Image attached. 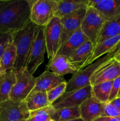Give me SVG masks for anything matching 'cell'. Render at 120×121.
Wrapping results in <instances>:
<instances>
[{"label": "cell", "mask_w": 120, "mask_h": 121, "mask_svg": "<svg viewBox=\"0 0 120 121\" xmlns=\"http://www.w3.org/2000/svg\"><path fill=\"white\" fill-rule=\"evenodd\" d=\"M27 0H0V31L14 34L29 20Z\"/></svg>", "instance_id": "obj_1"}, {"label": "cell", "mask_w": 120, "mask_h": 121, "mask_svg": "<svg viewBox=\"0 0 120 121\" xmlns=\"http://www.w3.org/2000/svg\"><path fill=\"white\" fill-rule=\"evenodd\" d=\"M38 27L29 19L21 29L13 34L12 42L16 50L14 71L19 70L24 67L28 53L37 31Z\"/></svg>", "instance_id": "obj_2"}, {"label": "cell", "mask_w": 120, "mask_h": 121, "mask_svg": "<svg viewBox=\"0 0 120 121\" xmlns=\"http://www.w3.org/2000/svg\"><path fill=\"white\" fill-rule=\"evenodd\" d=\"M45 26H38L35 39L30 48L24 67L33 74L43 63L44 54L47 52L44 35Z\"/></svg>", "instance_id": "obj_3"}, {"label": "cell", "mask_w": 120, "mask_h": 121, "mask_svg": "<svg viewBox=\"0 0 120 121\" xmlns=\"http://www.w3.org/2000/svg\"><path fill=\"white\" fill-rule=\"evenodd\" d=\"M16 82L12 89L9 99L14 102L24 101L35 86L36 78L25 67L15 71Z\"/></svg>", "instance_id": "obj_4"}, {"label": "cell", "mask_w": 120, "mask_h": 121, "mask_svg": "<svg viewBox=\"0 0 120 121\" xmlns=\"http://www.w3.org/2000/svg\"><path fill=\"white\" fill-rule=\"evenodd\" d=\"M58 0H36L31 8L30 19L37 26H45L55 16Z\"/></svg>", "instance_id": "obj_5"}, {"label": "cell", "mask_w": 120, "mask_h": 121, "mask_svg": "<svg viewBox=\"0 0 120 121\" xmlns=\"http://www.w3.org/2000/svg\"><path fill=\"white\" fill-rule=\"evenodd\" d=\"M105 21L102 15L95 8L87 7L81 29L84 35L93 44L94 47L96 46L98 37Z\"/></svg>", "instance_id": "obj_6"}, {"label": "cell", "mask_w": 120, "mask_h": 121, "mask_svg": "<svg viewBox=\"0 0 120 121\" xmlns=\"http://www.w3.org/2000/svg\"><path fill=\"white\" fill-rule=\"evenodd\" d=\"M44 35L49 60L52 59L61 48L62 25L61 18L54 17L45 26Z\"/></svg>", "instance_id": "obj_7"}, {"label": "cell", "mask_w": 120, "mask_h": 121, "mask_svg": "<svg viewBox=\"0 0 120 121\" xmlns=\"http://www.w3.org/2000/svg\"><path fill=\"white\" fill-rule=\"evenodd\" d=\"M109 60H110L109 57L106 54L88 65L86 68L78 71L76 73L73 74L72 77L67 83L65 92L81 89L90 85V79L93 73L102 64Z\"/></svg>", "instance_id": "obj_8"}, {"label": "cell", "mask_w": 120, "mask_h": 121, "mask_svg": "<svg viewBox=\"0 0 120 121\" xmlns=\"http://www.w3.org/2000/svg\"><path fill=\"white\" fill-rule=\"evenodd\" d=\"M29 117V111L24 101L11 99L0 103V121H24Z\"/></svg>", "instance_id": "obj_9"}, {"label": "cell", "mask_w": 120, "mask_h": 121, "mask_svg": "<svg viewBox=\"0 0 120 121\" xmlns=\"http://www.w3.org/2000/svg\"><path fill=\"white\" fill-rule=\"evenodd\" d=\"M91 96V85L68 92H65L54 102L52 106L55 109L65 108L80 107L88 98Z\"/></svg>", "instance_id": "obj_10"}, {"label": "cell", "mask_w": 120, "mask_h": 121, "mask_svg": "<svg viewBox=\"0 0 120 121\" xmlns=\"http://www.w3.org/2000/svg\"><path fill=\"white\" fill-rule=\"evenodd\" d=\"M120 77V62L111 59L102 64L93 73L90 79V85L97 84L108 81H113Z\"/></svg>", "instance_id": "obj_11"}, {"label": "cell", "mask_w": 120, "mask_h": 121, "mask_svg": "<svg viewBox=\"0 0 120 121\" xmlns=\"http://www.w3.org/2000/svg\"><path fill=\"white\" fill-rule=\"evenodd\" d=\"M88 6L84 7L76 11L68 14L61 18L62 25V37L61 47L73 33L81 28Z\"/></svg>", "instance_id": "obj_12"}, {"label": "cell", "mask_w": 120, "mask_h": 121, "mask_svg": "<svg viewBox=\"0 0 120 121\" xmlns=\"http://www.w3.org/2000/svg\"><path fill=\"white\" fill-rule=\"evenodd\" d=\"M47 70L59 76L67 74H74L78 71L74 65H72L68 60V56L56 54L52 59L49 60L47 65Z\"/></svg>", "instance_id": "obj_13"}, {"label": "cell", "mask_w": 120, "mask_h": 121, "mask_svg": "<svg viewBox=\"0 0 120 121\" xmlns=\"http://www.w3.org/2000/svg\"><path fill=\"white\" fill-rule=\"evenodd\" d=\"M64 82L66 81L64 76L57 75L47 70L40 76L36 78L35 86L32 91L48 92Z\"/></svg>", "instance_id": "obj_14"}, {"label": "cell", "mask_w": 120, "mask_h": 121, "mask_svg": "<svg viewBox=\"0 0 120 121\" xmlns=\"http://www.w3.org/2000/svg\"><path fill=\"white\" fill-rule=\"evenodd\" d=\"M94 48L93 44L89 40H87L68 56L69 62L74 65L78 71L81 70L83 69L85 63L91 56Z\"/></svg>", "instance_id": "obj_15"}, {"label": "cell", "mask_w": 120, "mask_h": 121, "mask_svg": "<svg viewBox=\"0 0 120 121\" xmlns=\"http://www.w3.org/2000/svg\"><path fill=\"white\" fill-rule=\"evenodd\" d=\"M102 103L91 96L80 106L81 118L84 121H93L100 117Z\"/></svg>", "instance_id": "obj_16"}, {"label": "cell", "mask_w": 120, "mask_h": 121, "mask_svg": "<svg viewBox=\"0 0 120 121\" xmlns=\"http://www.w3.org/2000/svg\"><path fill=\"white\" fill-rule=\"evenodd\" d=\"M94 8L105 21H109L120 15V0H101Z\"/></svg>", "instance_id": "obj_17"}, {"label": "cell", "mask_w": 120, "mask_h": 121, "mask_svg": "<svg viewBox=\"0 0 120 121\" xmlns=\"http://www.w3.org/2000/svg\"><path fill=\"white\" fill-rule=\"evenodd\" d=\"M120 40V35H117V36L106 39L102 42L97 44L94 47L91 56L90 57L89 60L85 63L84 67L88 66V65L94 62L98 59L109 53L115 47V45L119 42Z\"/></svg>", "instance_id": "obj_18"}, {"label": "cell", "mask_w": 120, "mask_h": 121, "mask_svg": "<svg viewBox=\"0 0 120 121\" xmlns=\"http://www.w3.org/2000/svg\"><path fill=\"white\" fill-rule=\"evenodd\" d=\"M87 40H88V38L80 28L67 40L64 44L60 48L57 54L68 56Z\"/></svg>", "instance_id": "obj_19"}, {"label": "cell", "mask_w": 120, "mask_h": 121, "mask_svg": "<svg viewBox=\"0 0 120 121\" xmlns=\"http://www.w3.org/2000/svg\"><path fill=\"white\" fill-rule=\"evenodd\" d=\"M58 7L55 17L61 18L68 14L88 6V0H58Z\"/></svg>", "instance_id": "obj_20"}, {"label": "cell", "mask_w": 120, "mask_h": 121, "mask_svg": "<svg viewBox=\"0 0 120 121\" xmlns=\"http://www.w3.org/2000/svg\"><path fill=\"white\" fill-rule=\"evenodd\" d=\"M24 102L29 112L51 105L48 102L47 92L39 91H32L25 99Z\"/></svg>", "instance_id": "obj_21"}, {"label": "cell", "mask_w": 120, "mask_h": 121, "mask_svg": "<svg viewBox=\"0 0 120 121\" xmlns=\"http://www.w3.org/2000/svg\"><path fill=\"white\" fill-rule=\"evenodd\" d=\"M117 35H120V15L113 20L105 21L98 37L96 44Z\"/></svg>", "instance_id": "obj_22"}, {"label": "cell", "mask_w": 120, "mask_h": 121, "mask_svg": "<svg viewBox=\"0 0 120 121\" xmlns=\"http://www.w3.org/2000/svg\"><path fill=\"white\" fill-rule=\"evenodd\" d=\"M16 82L14 70L7 72L0 79V103L9 99L12 89Z\"/></svg>", "instance_id": "obj_23"}, {"label": "cell", "mask_w": 120, "mask_h": 121, "mask_svg": "<svg viewBox=\"0 0 120 121\" xmlns=\"http://www.w3.org/2000/svg\"><path fill=\"white\" fill-rule=\"evenodd\" d=\"M16 59V50L12 41L5 48L1 59V63L6 73L14 70Z\"/></svg>", "instance_id": "obj_24"}, {"label": "cell", "mask_w": 120, "mask_h": 121, "mask_svg": "<svg viewBox=\"0 0 120 121\" xmlns=\"http://www.w3.org/2000/svg\"><path fill=\"white\" fill-rule=\"evenodd\" d=\"M113 81H108L91 86V96L101 103L108 102Z\"/></svg>", "instance_id": "obj_25"}, {"label": "cell", "mask_w": 120, "mask_h": 121, "mask_svg": "<svg viewBox=\"0 0 120 121\" xmlns=\"http://www.w3.org/2000/svg\"><path fill=\"white\" fill-rule=\"evenodd\" d=\"M79 118H81L80 107H74L55 109L52 119L53 121H68Z\"/></svg>", "instance_id": "obj_26"}, {"label": "cell", "mask_w": 120, "mask_h": 121, "mask_svg": "<svg viewBox=\"0 0 120 121\" xmlns=\"http://www.w3.org/2000/svg\"><path fill=\"white\" fill-rule=\"evenodd\" d=\"M67 82L61 83L57 86L47 92L48 102L51 105L65 92L66 88H67Z\"/></svg>", "instance_id": "obj_27"}, {"label": "cell", "mask_w": 120, "mask_h": 121, "mask_svg": "<svg viewBox=\"0 0 120 121\" xmlns=\"http://www.w3.org/2000/svg\"><path fill=\"white\" fill-rule=\"evenodd\" d=\"M120 116V110L110 102L102 103L100 117H116Z\"/></svg>", "instance_id": "obj_28"}, {"label": "cell", "mask_w": 120, "mask_h": 121, "mask_svg": "<svg viewBox=\"0 0 120 121\" xmlns=\"http://www.w3.org/2000/svg\"><path fill=\"white\" fill-rule=\"evenodd\" d=\"M120 89V77H118L115 80H113L110 95L108 102H111L114 99L117 98L118 94Z\"/></svg>", "instance_id": "obj_29"}, {"label": "cell", "mask_w": 120, "mask_h": 121, "mask_svg": "<svg viewBox=\"0 0 120 121\" xmlns=\"http://www.w3.org/2000/svg\"><path fill=\"white\" fill-rule=\"evenodd\" d=\"M120 53V40L119 42L115 46V47L110 51L108 53H107V56L109 57V59H114L117 54Z\"/></svg>", "instance_id": "obj_30"}, {"label": "cell", "mask_w": 120, "mask_h": 121, "mask_svg": "<svg viewBox=\"0 0 120 121\" xmlns=\"http://www.w3.org/2000/svg\"><path fill=\"white\" fill-rule=\"evenodd\" d=\"M93 121H120V116L116 117H99Z\"/></svg>", "instance_id": "obj_31"}, {"label": "cell", "mask_w": 120, "mask_h": 121, "mask_svg": "<svg viewBox=\"0 0 120 121\" xmlns=\"http://www.w3.org/2000/svg\"><path fill=\"white\" fill-rule=\"evenodd\" d=\"M112 105H114L115 107L120 111V98H116L112 100V101L109 102Z\"/></svg>", "instance_id": "obj_32"}, {"label": "cell", "mask_w": 120, "mask_h": 121, "mask_svg": "<svg viewBox=\"0 0 120 121\" xmlns=\"http://www.w3.org/2000/svg\"><path fill=\"white\" fill-rule=\"evenodd\" d=\"M9 43H0V60H1L2 53H3L5 48L7 47V46Z\"/></svg>", "instance_id": "obj_33"}, {"label": "cell", "mask_w": 120, "mask_h": 121, "mask_svg": "<svg viewBox=\"0 0 120 121\" xmlns=\"http://www.w3.org/2000/svg\"><path fill=\"white\" fill-rule=\"evenodd\" d=\"M5 73H6L5 70L4 69L2 63H1V60H0V78L3 76Z\"/></svg>", "instance_id": "obj_34"}, {"label": "cell", "mask_w": 120, "mask_h": 121, "mask_svg": "<svg viewBox=\"0 0 120 121\" xmlns=\"http://www.w3.org/2000/svg\"><path fill=\"white\" fill-rule=\"evenodd\" d=\"M114 59H115L116 60H117V61H120V53H119L118 54H117V55L114 57Z\"/></svg>", "instance_id": "obj_35"}, {"label": "cell", "mask_w": 120, "mask_h": 121, "mask_svg": "<svg viewBox=\"0 0 120 121\" xmlns=\"http://www.w3.org/2000/svg\"><path fill=\"white\" fill-rule=\"evenodd\" d=\"M24 121H36L35 120H34V119H33L32 118H30V117H29V118H28L27 119H26V120H25Z\"/></svg>", "instance_id": "obj_36"}, {"label": "cell", "mask_w": 120, "mask_h": 121, "mask_svg": "<svg viewBox=\"0 0 120 121\" xmlns=\"http://www.w3.org/2000/svg\"><path fill=\"white\" fill-rule=\"evenodd\" d=\"M84 121L82 120L81 118H79V119H74V120H72V121Z\"/></svg>", "instance_id": "obj_37"}, {"label": "cell", "mask_w": 120, "mask_h": 121, "mask_svg": "<svg viewBox=\"0 0 120 121\" xmlns=\"http://www.w3.org/2000/svg\"><path fill=\"white\" fill-rule=\"evenodd\" d=\"M117 98H120V91H119V93H118V94Z\"/></svg>", "instance_id": "obj_38"}, {"label": "cell", "mask_w": 120, "mask_h": 121, "mask_svg": "<svg viewBox=\"0 0 120 121\" xmlns=\"http://www.w3.org/2000/svg\"><path fill=\"white\" fill-rule=\"evenodd\" d=\"M0 79H1V78H0Z\"/></svg>", "instance_id": "obj_39"}]
</instances>
